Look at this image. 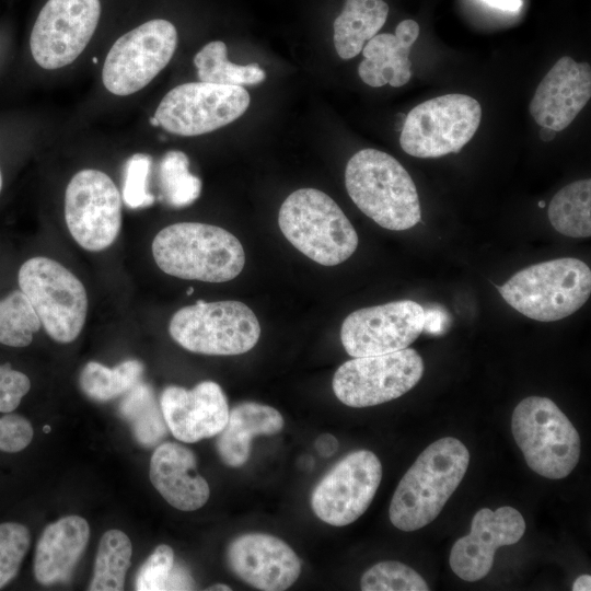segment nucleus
Wrapping results in <instances>:
<instances>
[{
  "mask_svg": "<svg viewBox=\"0 0 591 591\" xmlns=\"http://www.w3.org/2000/svg\"><path fill=\"white\" fill-rule=\"evenodd\" d=\"M470 464L467 448L444 437L429 444L399 480L389 508L391 523L412 532L431 523L459 487Z\"/></svg>",
  "mask_w": 591,
  "mask_h": 591,
  "instance_id": "1",
  "label": "nucleus"
},
{
  "mask_svg": "<svg viewBox=\"0 0 591 591\" xmlns=\"http://www.w3.org/2000/svg\"><path fill=\"white\" fill-rule=\"evenodd\" d=\"M152 255L165 274L206 282L232 280L245 264L236 236L223 228L199 222L163 228L153 239Z\"/></svg>",
  "mask_w": 591,
  "mask_h": 591,
  "instance_id": "2",
  "label": "nucleus"
},
{
  "mask_svg": "<svg viewBox=\"0 0 591 591\" xmlns=\"http://www.w3.org/2000/svg\"><path fill=\"white\" fill-rule=\"evenodd\" d=\"M345 185L355 205L382 228L403 231L421 219L415 183L389 153L370 148L355 153L346 165Z\"/></svg>",
  "mask_w": 591,
  "mask_h": 591,
  "instance_id": "3",
  "label": "nucleus"
},
{
  "mask_svg": "<svg viewBox=\"0 0 591 591\" xmlns=\"http://www.w3.org/2000/svg\"><path fill=\"white\" fill-rule=\"evenodd\" d=\"M278 224L297 250L323 266L344 263L358 246V234L344 211L315 188L291 193L280 206Z\"/></svg>",
  "mask_w": 591,
  "mask_h": 591,
  "instance_id": "4",
  "label": "nucleus"
},
{
  "mask_svg": "<svg viewBox=\"0 0 591 591\" xmlns=\"http://www.w3.org/2000/svg\"><path fill=\"white\" fill-rule=\"evenodd\" d=\"M505 301L524 316L554 322L578 311L591 292V270L578 258L537 263L498 287Z\"/></svg>",
  "mask_w": 591,
  "mask_h": 591,
  "instance_id": "5",
  "label": "nucleus"
},
{
  "mask_svg": "<svg viewBox=\"0 0 591 591\" xmlns=\"http://www.w3.org/2000/svg\"><path fill=\"white\" fill-rule=\"evenodd\" d=\"M511 431L529 467L549 479L568 476L580 457V437L549 398L529 396L514 408Z\"/></svg>",
  "mask_w": 591,
  "mask_h": 591,
  "instance_id": "6",
  "label": "nucleus"
},
{
  "mask_svg": "<svg viewBox=\"0 0 591 591\" xmlns=\"http://www.w3.org/2000/svg\"><path fill=\"white\" fill-rule=\"evenodd\" d=\"M169 332L188 351L234 356L254 348L260 336V325L255 313L243 302L199 300L172 316Z\"/></svg>",
  "mask_w": 591,
  "mask_h": 591,
  "instance_id": "7",
  "label": "nucleus"
},
{
  "mask_svg": "<svg viewBox=\"0 0 591 591\" xmlns=\"http://www.w3.org/2000/svg\"><path fill=\"white\" fill-rule=\"evenodd\" d=\"M18 278L46 333L61 344L77 339L88 313L86 291L78 277L57 260L37 256L21 266Z\"/></svg>",
  "mask_w": 591,
  "mask_h": 591,
  "instance_id": "8",
  "label": "nucleus"
},
{
  "mask_svg": "<svg viewBox=\"0 0 591 591\" xmlns=\"http://www.w3.org/2000/svg\"><path fill=\"white\" fill-rule=\"evenodd\" d=\"M482 107L460 93L444 94L415 106L404 119L399 144L409 155L429 159L457 153L479 127Z\"/></svg>",
  "mask_w": 591,
  "mask_h": 591,
  "instance_id": "9",
  "label": "nucleus"
},
{
  "mask_svg": "<svg viewBox=\"0 0 591 591\" xmlns=\"http://www.w3.org/2000/svg\"><path fill=\"white\" fill-rule=\"evenodd\" d=\"M424 361L412 348L354 357L336 370L332 387L345 405L369 407L393 401L410 391L421 379Z\"/></svg>",
  "mask_w": 591,
  "mask_h": 591,
  "instance_id": "10",
  "label": "nucleus"
},
{
  "mask_svg": "<svg viewBox=\"0 0 591 591\" xmlns=\"http://www.w3.org/2000/svg\"><path fill=\"white\" fill-rule=\"evenodd\" d=\"M177 31L167 20L154 19L121 35L111 47L102 69L103 84L119 96L148 85L170 62Z\"/></svg>",
  "mask_w": 591,
  "mask_h": 591,
  "instance_id": "11",
  "label": "nucleus"
},
{
  "mask_svg": "<svg viewBox=\"0 0 591 591\" xmlns=\"http://www.w3.org/2000/svg\"><path fill=\"white\" fill-rule=\"evenodd\" d=\"M250 101L243 86L188 82L164 95L154 118L171 134L199 136L237 119L247 109Z\"/></svg>",
  "mask_w": 591,
  "mask_h": 591,
  "instance_id": "12",
  "label": "nucleus"
},
{
  "mask_svg": "<svg viewBox=\"0 0 591 591\" xmlns=\"http://www.w3.org/2000/svg\"><path fill=\"white\" fill-rule=\"evenodd\" d=\"M65 220L84 250L99 252L111 246L121 227V199L113 179L94 169L74 174L65 193Z\"/></svg>",
  "mask_w": 591,
  "mask_h": 591,
  "instance_id": "13",
  "label": "nucleus"
},
{
  "mask_svg": "<svg viewBox=\"0 0 591 591\" xmlns=\"http://www.w3.org/2000/svg\"><path fill=\"white\" fill-rule=\"evenodd\" d=\"M382 479V464L369 450H357L338 461L311 495L315 515L333 526H345L361 517Z\"/></svg>",
  "mask_w": 591,
  "mask_h": 591,
  "instance_id": "14",
  "label": "nucleus"
},
{
  "mask_svg": "<svg viewBox=\"0 0 591 591\" xmlns=\"http://www.w3.org/2000/svg\"><path fill=\"white\" fill-rule=\"evenodd\" d=\"M100 16V0H48L30 37L36 63L54 70L73 62L90 43Z\"/></svg>",
  "mask_w": 591,
  "mask_h": 591,
  "instance_id": "15",
  "label": "nucleus"
},
{
  "mask_svg": "<svg viewBox=\"0 0 591 591\" xmlns=\"http://www.w3.org/2000/svg\"><path fill=\"white\" fill-rule=\"evenodd\" d=\"M425 322L426 310L412 300L362 308L344 320L340 340L351 357L389 354L408 348Z\"/></svg>",
  "mask_w": 591,
  "mask_h": 591,
  "instance_id": "16",
  "label": "nucleus"
},
{
  "mask_svg": "<svg viewBox=\"0 0 591 591\" xmlns=\"http://www.w3.org/2000/svg\"><path fill=\"white\" fill-rule=\"evenodd\" d=\"M525 528L522 514L513 507L479 509L473 517L471 532L451 548L452 571L465 581L480 580L490 571L496 549L519 542Z\"/></svg>",
  "mask_w": 591,
  "mask_h": 591,
  "instance_id": "17",
  "label": "nucleus"
},
{
  "mask_svg": "<svg viewBox=\"0 0 591 591\" xmlns=\"http://www.w3.org/2000/svg\"><path fill=\"white\" fill-rule=\"evenodd\" d=\"M228 565L245 583L264 591H282L300 576L301 560L282 540L265 533L235 537L227 551Z\"/></svg>",
  "mask_w": 591,
  "mask_h": 591,
  "instance_id": "18",
  "label": "nucleus"
},
{
  "mask_svg": "<svg viewBox=\"0 0 591 591\" xmlns=\"http://www.w3.org/2000/svg\"><path fill=\"white\" fill-rule=\"evenodd\" d=\"M160 406L171 433L186 443L219 434L230 413L221 386L212 381L200 382L192 390L166 386Z\"/></svg>",
  "mask_w": 591,
  "mask_h": 591,
  "instance_id": "19",
  "label": "nucleus"
},
{
  "mask_svg": "<svg viewBox=\"0 0 591 591\" xmlns=\"http://www.w3.org/2000/svg\"><path fill=\"white\" fill-rule=\"evenodd\" d=\"M590 97V65L564 56L537 85L529 111L541 127L558 132L572 123Z\"/></svg>",
  "mask_w": 591,
  "mask_h": 591,
  "instance_id": "20",
  "label": "nucleus"
},
{
  "mask_svg": "<svg viewBox=\"0 0 591 591\" xmlns=\"http://www.w3.org/2000/svg\"><path fill=\"white\" fill-rule=\"evenodd\" d=\"M150 480L172 507L182 511L201 508L210 496L207 480L197 472L195 454L178 443L165 442L154 450Z\"/></svg>",
  "mask_w": 591,
  "mask_h": 591,
  "instance_id": "21",
  "label": "nucleus"
},
{
  "mask_svg": "<svg viewBox=\"0 0 591 591\" xmlns=\"http://www.w3.org/2000/svg\"><path fill=\"white\" fill-rule=\"evenodd\" d=\"M419 25L414 20H404L395 34H376L362 48L363 59L358 66L360 79L368 85L380 88L390 84L399 88L412 78L408 58L412 46L419 35Z\"/></svg>",
  "mask_w": 591,
  "mask_h": 591,
  "instance_id": "22",
  "label": "nucleus"
},
{
  "mask_svg": "<svg viewBox=\"0 0 591 591\" xmlns=\"http://www.w3.org/2000/svg\"><path fill=\"white\" fill-rule=\"evenodd\" d=\"M90 537V526L80 515L62 517L43 531L35 552L34 573L43 586L66 581Z\"/></svg>",
  "mask_w": 591,
  "mask_h": 591,
  "instance_id": "23",
  "label": "nucleus"
},
{
  "mask_svg": "<svg viewBox=\"0 0 591 591\" xmlns=\"http://www.w3.org/2000/svg\"><path fill=\"white\" fill-rule=\"evenodd\" d=\"M283 424L281 414L271 406L255 402L237 404L230 410L217 440L220 459L231 467L244 465L250 457L253 438L276 434Z\"/></svg>",
  "mask_w": 591,
  "mask_h": 591,
  "instance_id": "24",
  "label": "nucleus"
},
{
  "mask_svg": "<svg viewBox=\"0 0 591 591\" xmlns=\"http://www.w3.org/2000/svg\"><path fill=\"white\" fill-rule=\"evenodd\" d=\"M387 14L384 0H346L333 24L338 56L345 60L356 57L384 25Z\"/></svg>",
  "mask_w": 591,
  "mask_h": 591,
  "instance_id": "25",
  "label": "nucleus"
},
{
  "mask_svg": "<svg viewBox=\"0 0 591 591\" xmlns=\"http://www.w3.org/2000/svg\"><path fill=\"white\" fill-rule=\"evenodd\" d=\"M591 181L572 182L552 198L548 219L553 228L567 236L591 235Z\"/></svg>",
  "mask_w": 591,
  "mask_h": 591,
  "instance_id": "26",
  "label": "nucleus"
},
{
  "mask_svg": "<svg viewBox=\"0 0 591 591\" xmlns=\"http://www.w3.org/2000/svg\"><path fill=\"white\" fill-rule=\"evenodd\" d=\"M124 395L119 413L130 425L136 440L144 447L158 444L169 428L152 389L140 381Z\"/></svg>",
  "mask_w": 591,
  "mask_h": 591,
  "instance_id": "27",
  "label": "nucleus"
},
{
  "mask_svg": "<svg viewBox=\"0 0 591 591\" xmlns=\"http://www.w3.org/2000/svg\"><path fill=\"white\" fill-rule=\"evenodd\" d=\"M200 81L224 85H250L262 82L266 73L257 63L236 65L228 59L227 46L221 40L205 45L194 57Z\"/></svg>",
  "mask_w": 591,
  "mask_h": 591,
  "instance_id": "28",
  "label": "nucleus"
},
{
  "mask_svg": "<svg viewBox=\"0 0 591 591\" xmlns=\"http://www.w3.org/2000/svg\"><path fill=\"white\" fill-rule=\"evenodd\" d=\"M143 364L136 359L125 360L114 368L90 361L81 371L80 386L97 402H107L127 393L140 382Z\"/></svg>",
  "mask_w": 591,
  "mask_h": 591,
  "instance_id": "29",
  "label": "nucleus"
},
{
  "mask_svg": "<svg viewBox=\"0 0 591 591\" xmlns=\"http://www.w3.org/2000/svg\"><path fill=\"white\" fill-rule=\"evenodd\" d=\"M131 554L132 545L127 534L119 530L105 532L99 544L89 590H123Z\"/></svg>",
  "mask_w": 591,
  "mask_h": 591,
  "instance_id": "30",
  "label": "nucleus"
},
{
  "mask_svg": "<svg viewBox=\"0 0 591 591\" xmlns=\"http://www.w3.org/2000/svg\"><path fill=\"white\" fill-rule=\"evenodd\" d=\"M159 187L162 199L176 208L189 206L199 197L201 182L189 172V160L184 152L171 150L162 157Z\"/></svg>",
  "mask_w": 591,
  "mask_h": 591,
  "instance_id": "31",
  "label": "nucleus"
},
{
  "mask_svg": "<svg viewBox=\"0 0 591 591\" xmlns=\"http://www.w3.org/2000/svg\"><path fill=\"white\" fill-rule=\"evenodd\" d=\"M40 326L39 317L21 290H13L0 300V344L26 347Z\"/></svg>",
  "mask_w": 591,
  "mask_h": 591,
  "instance_id": "32",
  "label": "nucleus"
},
{
  "mask_svg": "<svg viewBox=\"0 0 591 591\" xmlns=\"http://www.w3.org/2000/svg\"><path fill=\"white\" fill-rule=\"evenodd\" d=\"M363 591H428L424 578L412 567L396 560L380 561L367 569L360 579Z\"/></svg>",
  "mask_w": 591,
  "mask_h": 591,
  "instance_id": "33",
  "label": "nucleus"
},
{
  "mask_svg": "<svg viewBox=\"0 0 591 591\" xmlns=\"http://www.w3.org/2000/svg\"><path fill=\"white\" fill-rule=\"evenodd\" d=\"M30 544L31 534L25 525L0 524V589L16 576Z\"/></svg>",
  "mask_w": 591,
  "mask_h": 591,
  "instance_id": "34",
  "label": "nucleus"
},
{
  "mask_svg": "<svg viewBox=\"0 0 591 591\" xmlns=\"http://www.w3.org/2000/svg\"><path fill=\"white\" fill-rule=\"evenodd\" d=\"M150 166V157L142 153L134 154L126 163L123 199L131 209L149 207L154 201L148 188Z\"/></svg>",
  "mask_w": 591,
  "mask_h": 591,
  "instance_id": "35",
  "label": "nucleus"
},
{
  "mask_svg": "<svg viewBox=\"0 0 591 591\" xmlns=\"http://www.w3.org/2000/svg\"><path fill=\"white\" fill-rule=\"evenodd\" d=\"M173 566V549L166 544H160L140 567L136 577V590H165Z\"/></svg>",
  "mask_w": 591,
  "mask_h": 591,
  "instance_id": "36",
  "label": "nucleus"
},
{
  "mask_svg": "<svg viewBox=\"0 0 591 591\" xmlns=\"http://www.w3.org/2000/svg\"><path fill=\"white\" fill-rule=\"evenodd\" d=\"M31 422L16 414L0 418V450L9 453L25 449L32 441Z\"/></svg>",
  "mask_w": 591,
  "mask_h": 591,
  "instance_id": "37",
  "label": "nucleus"
},
{
  "mask_svg": "<svg viewBox=\"0 0 591 591\" xmlns=\"http://www.w3.org/2000/svg\"><path fill=\"white\" fill-rule=\"evenodd\" d=\"M30 389L27 375L13 370L9 363L0 366V412L14 410Z\"/></svg>",
  "mask_w": 591,
  "mask_h": 591,
  "instance_id": "38",
  "label": "nucleus"
},
{
  "mask_svg": "<svg viewBox=\"0 0 591 591\" xmlns=\"http://www.w3.org/2000/svg\"><path fill=\"white\" fill-rule=\"evenodd\" d=\"M194 588V581L185 568L173 566L166 581L165 590H189Z\"/></svg>",
  "mask_w": 591,
  "mask_h": 591,
  "instance_id": "39",
  "label": "nucleus"
},
{
  "mask_svg": "<svg viewBox=\"0 0 591 591\" xmlns=\"http://www.w3.org/2000/svg\"><path fill=\"white\" fill-rule=\"evenodd\" d=\"M315 448L321 455L329 456L337 451L338 441L334 436L324 433L316 439Z\"/></svg>",
  "mask_w": 591,
  "mask_h": 591,
  "instance_id": "40",
  "label": "nucleus"
},
{
  "mask_svg": "<svg viewBox=\"0 0 591 591\" xmlns=\"http://www.w3.org/2000/svg\"><path fill=\"white\" fill-rule=\"evenodd\" d=\"M443 324H445V316L443 312H440L438 309L426 311L424 329L431 333H438Z\"/></svg>",
  "mask_w": 591,
  "mask_h": 591,
  "instance_id": "41",
  "label": "nucleus"
},
{
  "mask_svg": "<svg viewBox=\"0 0 591 591\" xmlns=\"http://www.w3.org/2000/svg\"><path fill=\"white\" fill-rule=\"evenodd\" d=\"M486 4L503 11H518L522 5V0H480Z\"/></svg>",
  "mask_w": 591,
  "mask_h": 591,
  "instance_id": "42",
  "label": "nucleus"
},
{
  "mask_svg": "<svg viewBox=\"0 0 591 591\" xmlns=\"http://www.w3.org/2000/svg\"><path fill=\"white\" fill-rule=\"evenodd\" d=\"M571 589L572 591H590L591 590V576L590 575L579 576L575 580Z\"/></svg>",
  "mask_w": 591,
  "mask_h": 591,
  "instance_id": "43",
  "label": "nucleus"
},
{
  "mask_svg": "<svg viewBox=\"0 0 591 591\" xmlns=\"http://www.w3.org/2000/svg\"><path fill=\"white\" fill-rule=\"evenodd\" d=\"M557 131L548 127H542L540 130V138L543 141H552L556 137Z\"/></svg>",
  "mask_w": 591,
  "mask_h": 591,
  "instance_id": "44",
  "label": "nucleus"
},
{
  "mask_svg": "<svg viewBox=\"0 0 591 591\" xmlns=\"http://www.w3.org/2000/svg\"><path fill=\"white\" fill-rule=\"evenodd\" d=\"M208 590H221V591H231V588L227 584H222V583H217V584H213L211 586L210 588H208Z\"/></svg>",
  "mask_w": 591,
  "mask_h": 591,
  "instance_id": "45",
  "label": "nucleus"
},
{
  "mask_svg": "<svg viewBox=\"0 0 591 591\" xmlns=\"http://www.w3.org/2000/svg\"><path fill=\"white\" fill-rule=\"evenodd\" d=\"M150 124H151L152 126H155V127L159 126V123H158V120L154 118V116L150 118Z\"/></svg>",
  "mask_w": 591,
  "mask_h": 591,
  "instance_id": "46",
  "label": "nucleus"
},
{
  "mask_svg": "<svg viewBox=\"0 0 591 591\" xmlns=\"http://www.w3.org/2000/svg\"><path fill=\"white\" fill-rule=\"evenodd\" d=\"M538 207H540V208H544V207H545V202H544V201H540V202H538Z\"/></svg>",
  "mask_w": 591,
  "mask_h": 591,
  "instance_id": "47",
  "label": "nucleus"
},
{
  "mask_svg": "<svg viewBox=\"0 0 591 591\" xmlns=\"http://www.w3.org/2000/svg\"><path fill=\"white\" fill-rule=\"evenodd\" d=\"M1 188H2V174H1V171H0V192H1Z\"/></svg>",
  "mask_w": 591,
  "mask_h": 591,
  "instance_id": "48",
  "label": "nucleus"
},
{
  "mask_svg": "<svg viewBox=\"0 0 591 591\" xmlns=\"http://www.w3.org/2000/svg\"><path fill=\"white\" fill-rule=\"evenodd\" d=\"M44 431H45V432L49 431V427L46 426V427L44 428Z\"/></svg>",
  "mask_w": 591,
  "mask_h": 591,
  "instance_id": "49",
  "label": "nucleus"
}]
</instances>
